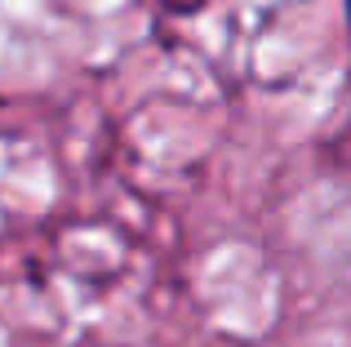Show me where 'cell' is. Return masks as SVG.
Returning a JSON list of instances; mask_svg holds the SVG:
<instances>
[{
    "mask_svg": "<svg viewBox=\"0 0 351 347\" xmlns=\"http://www.w3.org/2000/svg\"><path fill=\"white\" fill-rule=\"evenodd\" d=\"M347 18H351V5H347Z\"/></svg>",
    "mask_w": 351,
    "mask_h": 347,
    "instance_id": "1",
    "label": "cell"
}]
</instances>
